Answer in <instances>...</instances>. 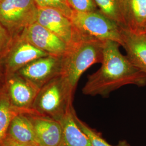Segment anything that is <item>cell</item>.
Returning a JSON list of instances; mask_svg holds the SVG:
<instances>
[{
	"mask_svg": "<svg viewBox=\"0 0 146 146\" xmlns=\"http://www.w3.org/2000/svg\"><path fill=\"white\" fill-rule=\"evenodd\" d=\"M0 146H39L36 145H29L26 143H21L15 141L9 137L6 136L5 137L0 141Z\"/></svg>",
	"mask_w": 146,
	"mask_h": 146,
	"instance_id": "7402d4cb",
	"label": "cell"
},
{
	"mask_svg": "<svg viewBox=\"0 0 146 146\" xmlns=\"http://www.w3.org/2000/svg\"><path fill=\"white\" fill-rule=\"evenodd\" d=\"M38 7L34 0H0V21L14 40L36 22Z\"/></svg>",
	"mask_w": 146,
	"mask_h": 146,
	"instance_id": "5b68a950",
	"label": "cell"
},
{
	"mask_svg": "<svg viewBox=\"0 0 146 146\" xmlns=\"http://www.w3.org/2000/svg\"><path fill=\"white\" fill-rule=\"evenodd\" d=\"M40 146H61L62 127L60 121L40 115L27 113Z\"/></svg>",
	"mask_w": 146,
	"mask_h": 146,
	"instance_id": "8fae6325",
	"label": "cell"
},
{
	"mask_svg": "<svg viewBox=\"0 0 146 146\" xmlns=\"http://www.w3.org/2000/svg\"><path fill=\"white\" fill-rule=\"evenodd\" d=\"M143 33H145V34H146V28H145V31H144Z\"/></svg>",
	"mask_w": 146,
	"mask_h": 146,
	"instance_id": "4316f807",
	"label": "cell"
},
{
	"mask_svg": "<svg viewBox=\"0 0 146 146\" xmlns=\"http://www.w3.org/2000/svg\"><path fill=\"white\" fill-rule=\"evenodd\" d=\"M7 136L21 143L40 146L27 113H19L14 116L8 127Z\"/></svg>",
	"mask_w": 146,
	"mask_h": 146,
	"instance_id": "5bb4252c",
	"label": "cell"
},
{
	"mask_svg": "<svg viewBox=\"0 0 146 146\" xmlns=\"http://www.w3.org/2000/svg\"><path fill=\"white\" fill-rule=\"evenodd\" d=\"M75 114V110L72 107L59 121L62 127L61 146H92L88 136L77 124Z\"/></svg>",
	"mask_w": 146,
	"mask_h": 146,
	"instance_id": "4fadbf2b",
	"label": "cell"
},
{
	"mask_svg": "<svg viewBox=\"0 0 146 146\" xmlns=\"http://www.w3.org/2000/svg\"><path fill=\"white\" fill-rule=\"evenodd\" d=\"M74 92L62 75L52 78L39 89L31 108L33 114L59 121L73 107Z\"/></svg>",
	"mask_w": 146,
	"mask_h": 146,
	"instance_id": "7a4b0ae2",
	"label": "cell"
},
{
	"mask_svg": "<svg viewBox=\"0 0 146 146\" xmlns=\"http://www.w3.org/2000/svg\"><path fill=\"white\" fill-rule=\"evenodd\" d=\"M120 46V44L114 41L104 42L101 66L96 72L89 75L82 89L84 95L106 96L126 85L146 84V74L121 54Z\"/></svg>",
	"mask_w": 146,
	"mask_h": 146,
	"instance_id": "6da1fadb",
	"label": "cell"
},
{
	"mask_svg": "<svg viewBox=\"0 0 146 146\" xmlns=\"http://www.w3.org/2000/svg\"><path fill=\"white\" fill-rule=\"evenodd\" d=\"M68 1L70 7L75 11L89 12L99 11L94 0H68Z\"/></svg>",
	"mask_w": 146,
	"mask_h": 146,
	"instance_id": "ffe728a7",
	"label": "cell"
},
{
	"mask_svg": "<svg viewBox=\"0 0 146 146\" xmlns=\"http://www.w3.org/2000/svg\"><path fill=\"white\" fill-rule=\"evenodd\" d=\"M120 143L121 146H129L125 142H121Z\"/></svg>",
	"mask_w": 146,
	"mask_h": 146,
	"instance_id": "484cf974",
	"label": "cell"
},
{
	"mask_svg": "<svg viewBox=\"0 0 146 146\" xmlns=\"http://www.w3.org/2000/svg\"><path fill=\"white\" fill-rule=\"evenodd\" d=\"M4 87L15 109L20 113L33 114L31 108L39 89L16 73L6 74Z\"/></svg>",
	"mask_w": 146,
	"mask_h": 146,
	"instance_id": "52a82bcc",
	"label": "cell"
},
{
	"mask_svg": "<svg viewBox=\"0 0 146 146\" xmlns=\"http://www.w3.org/2000/svg\"><path fill=\"white\" fill-rule=\"evenodd\" d=\"M49 55L31 43L18 38L2 58L5 74L15 73L32 61Z\"/></svg>",
	"mask_w": 146,
	"mask_h": 146,
	"instance_id": "30bf717a",
	"label": "cell"
},
{
	"mask_svg": "<svg viewBox=\"0 0 146 146\" xmlns=\"http://www.w3.org/2000/svg\"><path fill=\"white\" fill-rule=\"evenodd\" d=\"M36 22L60 38L69 47L82 40L71 19L55 8H38Z\"/></svg>",
	"mask_w": 146,
	"mask_h": 146,
	"instance_id": "8992f818",
	"label": "cell"
},
{
	"mask_svg": "<svg viewBox=\"0 0 146 146\" xmlns=\"http://www.w3.org/2000/svg\"><path fill=\"white\" fill-rule=\"evenodd\" d=\"M75 119L81 130L87 135L89 139L92 146H114L110 145L107 141L104 139L99 133H98L94 129H92L89 126L87 125L84 121L80 120L76 113L75 114ZM116 146H121V145Z\"/></svg>",
	"mask_w": 146,
	"mask_h": 146,
	"instance_id": "ac0fdd59",
	"label": "cell"
},
{
	"mask_svg": "<svg viewBox=\"0 0 146 146\" xmlns=\"http://www.w3.org/2000/svg\"><path fill=\"white\" fill-rule=\"evenodd\" d=\"M49 55L63 56L69 46L60 38L37 22L27 27L19 37Z\"/></svg>",
	"mask_w": 146,
	"mask_h": 146,
	"instance_id": "9c48e42d",
	"label": "cell"
},
{
	"mask_svg": "<svg viewBox=\"0 0 146 146\" xmlns=\"http://www.w3.org/2000/svg\"><path fill=\"white\" fill-rule=\"evenodd\" d=\"M38 8H43L48 7L47 0H34Z\"/></svg>",
	"mask_w": 146,
	"mask_h": 146,
	"instance_id": "d4e9b609",
	"label": "cell"
},
{
	"mask_svg": "<svg viewBox=\"0 0 146 146\" xmlns=\"http://www.w3.org/2000/svg\"><path fill=\"white\" fill-rule=\"evenodd\" d=\"M104 42L82 39L69 47L63 56V76L75 90L83 73L95 63H101L104 56Z\"/></svg>",
	"mask_w": 146,
	"mask_h": 146,
	"instance_id": "3957f363",
	"label": "cell"
},
{
	"mask_svg": "<svg viewBox=\"0 0 146 146\" xmlns=\"http://www.w3.org/2000/svg\"><path fill=\"white\" fill-rule=\"evenodd\" d=\"M122 45L127 57L136 67L146 74V34L121 28Z\"/></svg>",
	"mask_w": 146,
	"mask_h": 146,
	"instance_id": "7c38bea8",
	"label": "cell"
},
{
	"mask_svg": "<svg viewBox=\"0 0 146 146\" xmlns=\"http://www.w3.org/2000/svg\"><path fill=\"white\" fill-rule=\"evenodd\" d=\"M5 72L2 59L0 58V89L2 88L5 83Z\"/></svg>",
	"mask_w": 146,
	"mask_h": 146,
	"instance_id": "603a6c76",
	"label": "cell"
},
{
	"mask_svg": "<svg viewBox=\"0 0 146 146\" xmlns=\"http://www.w3.org/2000/svg\"><path fill=\"white\" fill-rule=\"evenodd\" d=\"M14 39L0 21V58L2 59L13 46Z\"/></svg>",
	"mask_w": 146,
	"mask_h": 146,
	"instance_id": "d6986e66",
	"label": "cell"
},
{
	"mask_svg": "<svg viewBox=\"0 0 146 146\" xmlns=\"http://www.w3.org/2000/svg\"><path fill=\"white\" fill-rule=\"evenodd\" d=\"M70 19L82 39L103 42L111 41L122 45V28L100 11H73Z\"/></svg>",
	"mask_w": 146,
	"mask_h": 146,
	"instance_id": "277c9868",
	"label": "cell"
},
{
	"mask_svg": "<svg viewBox=\"0 0 146 146\" xmlns=\"http://www.w3.org/2000/svg\"><path fill=\"white\" fill-rule=\"evenodd\" d=\"M120 7L121 8L122 11L123 13V15L124 16V19L125 21L126 19V16L127 14V9H128V0H118Z\"/></svg>",
	"mask_w": 146,
	"mask_h": 146,
	"instance_id": "cb8c5ba5",
	"label": "cell"
},
{
	"mask_svg": "<svg viewBox=\"0 0 146 146\" xmlns=\"http://www.w3.org/2000/svg\"><path fill=\"white\" fill-rule=\"evenodd\" d=\"M19 113L11 104L3 86L0 89V141L7 136L11 120Z\"/></svg>",
	"mask_w": 146,
	"mask_h": 146,
	"instance_id": "2e32d148",
	"label": "cell"
},
{
	"mask_svg": "<svg viewBox=\"0 0 146 146\" xmlns=\"http://www.w3.org/2000/svg\"><path fill=\"white\" fill-rule=\"evenodd\" d=\"M48 7H52L61 12L70 19L73 11L68 3V0H47Z\"/></svg>",
	"mask_w": 146,
	"mask_h": 146,
	"instance_id": "44dd1931",
	"label": "cell"
},
{
	"mask_svg": "<svg viewBox=\"0 0 146 146\" xmlns=\"http://www.w3.org/2000/svg\"><path fill=\"white\" fill-rule=\"evenodd\" d=\"M99 11L121 28H126L125 20L118 0H94Z\"/></svg>",
	"mask_w": 146,
	"mask_h": 146,
	"instance_id": "e0dca14e",
	"label": "cell"
},
{
	"mask_svg": "<svg viewBox=\"0 0 146 146\" xmlns=\"http://www.w3.org/2000/svg\"><path fill=\"white\" fill-rule=\"evenodd\" d=\"M62 57L48 55L39 58L16 73L40 89L50 80L62 74Z\"/></svg>",
	"mask_w": 146,
	"mask_h": 146,
	"instance_id": "ba28073f",
	"label": "cell"
},
{
	"mask_svg": "<svg viewBox=\"0 0 146 146\" xmlns=\"http://www.w3.org/2000/svg\"><path fill=\"white\" fill-rule=\"evenodd\" d=\"M126 28L143 33L146 27V0H128Z\"/></svg>",
	"mask_w": 146,
	"mask_h": 146,
	"instance_id": "9a60e30c",
	"label": "cell"
}]
</instances>
